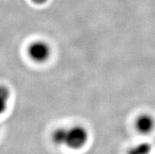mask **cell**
Segmentation results:
<instances>
[{
  "label": "cell",
  "mask_w": 155,
  "mask_h": 154,
  "mask_svg": "<svg viewBox=\"0 0 155 154\" xmlns=\"http://www.w3.org/2000/svg\"><path fill=\"white\" fill-rule=\"evenodd\" d=\"M51 141L58 146H65L73 150L82 149L89 141L88 130L79 124L57 127L51 134Z\"/></svg>",
  "instance_id": "cell-1"
},
{
  "label": "cell",
  "mask_w": 155,
  "mask_h": 154,
  "mask_svg": "<svg viewBox=\"0 0 155 154\" xmlns=\"http://www.w3.org/2000/svg\"><path fill=\"white\" fill-rule=\"evenodd\" d=\"M28 56L33 62L43 64L47 62L51 56V47L44 40H35L27 47Z\"/></svg>",
  "instance_id": "cell-2"
},
{
  "label": "cell",
  "mask_w": 155,
  "mask_h": 154,
  "mask_svg": "<svg viewBox=\"0 0 155 154\" xmlns=\"http://www.w3.org/2000/svg\"><path fill=\"white\" fill-rule=\"evenodd\" d=\"M136 130L142 135H148L153 131L155 127V120L153 116L148 113H143L136 118L135 121Z\"/></svg>",
  "instance_id": "cell-3"
},
{
  "label": "cell",
  "mask_w": 155,
  "mask_h": 154,
  "mask_svg": "<svg viewBox=\"0 0 155 154\" xmlns=\"http://www.w3.org/2000/svg\"><path fill=\"white\" fill-rule=\"evenodd\" d=\"M11 92L6 85L0 84V115L6 112L10 102Z\"/></svg>",
  "instance_id": "cell-4"
},
{
  "label": "cell",
  "mask_w": 155,
  "mask_h": 154,
  "mask_svg": "<svg viewBox=\"0 0 155 154\" xmlns=\"http://www.w3.org/2000/svg\"><path fill=\"white\" fill-rule=\"evenodd\" d=\"M152 150V146L149 143H140L136 144L127 151V154H150Z\"/></svg>",
  "instance_id": "cell-5"
},
{
  "label": "cell",
  "mask_w": 155,
  "mask_h": 154,
  "mask_svg": "<svg viewBox=\"0 0 155 154\" xmlns=\"http://www.w3.org/2000/svg\"><path fill=\"white\" fill-rule=\"evenodd\" d=\"M31 1L33 2L34 4H35V5H39V6H40V5H44L48 0H31Z\"/></svg>",
  "instance_id": "cell-6"
}]
</instances>
